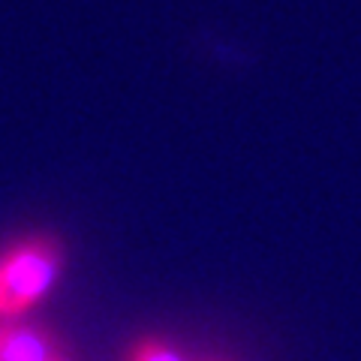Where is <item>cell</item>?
<instances>
[{"label":"cell","mask_w":361,"mask_h":361,"mask_svg":"<svg viewBox=\"0 0 361 361\" xmlns=\"http://www.w3.org/2000/svg\"><path fill=\"white\" fill-rule=\"evenodd\" d=\"M63 250L58 238H27L0 256V313L16 316L51 289Z\"/></svg>","instance_id":"1"},{"label":"cell","mask_w":361,"mask_h":361,"mask_svg":"<svg viewBox=\"0 0 361 361\" xmlns=\"http://www.w3.org/2000/svg\"><path fill=\"white\" fill-rule=\"evenodd\" d=\"M58 355V341L37 325L0 329V361H54Z\"/></svg>","instance_id":"2"},{"label":"cell","mask_w":361,"mask_h":361,"mask_svg":"<svg viewBox=\"0 0 361 361\" xmlns=\"http://www.w3.org/2000/svg\"><path fill=\"white\" fill-rule=\"evenodd\" d=\"M130 361H184L172 346H166L160 341H142L135 343V349L130 353Z\"/></svg>","instance_id":"3"},{"label":"cell","mask_w":361,"mask_h":361,"mask_svg":"<svg viewBox=\"0 0 361 361\" xmlns=\"http://www.w3.org/2000/svg\"><path fill=\"white\" fill-rule=\"evenodd\" d=\"M54 361H66V358H63V355H58V358H54Z\"/></svg>","instance_id":"4"}]
</instances>
